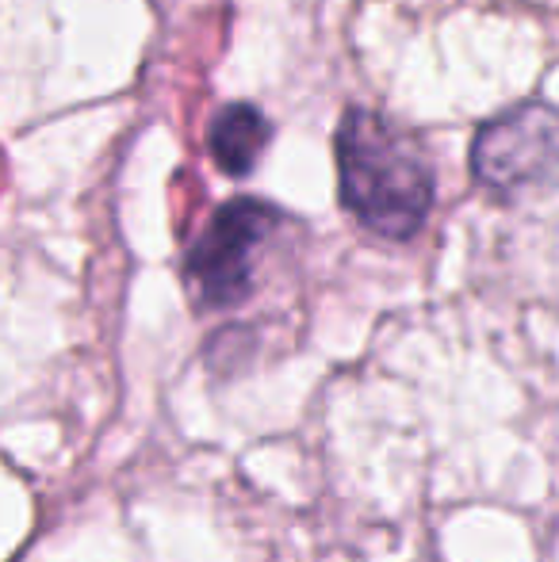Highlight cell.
I'll use <instances>...</instances> for the list:
<instances>
[{"label": "cell", "mask_w": 559, "mask_h": 562, "mask_svg": "<svg viewBox=\"0 0 559 562\" xmlns=\"http://www.w3.org/2000/svg\"><path fill=\"white\" fill-rule=\"evenodd\" d=\"M471 172L483 188L514 195L559 177V112L548 104H522L476 134Z\"/></svg>", "instance_id": "3957f363"}, {"label": "cell", "mask_w": 559, "mask_h": 562, "mask_svg": "<svg viewBox=\"0 0 559 562\" xmlns=\"http://www.w3.org/2000/svg\"><path fill=\"white\" fill-rule=\"evenodd\" d=\"M342 203L376 237L411 241L433 211L429 154L391 119L353 108L337 126Z\"/></svg>", "instance_id": "6da1fadb"}, {"label": "cell", "mask_w": 559, "mask_h": 562, "mask_svg": "<svg viewBox=\"0 0 559 562\" xmlns=\"http://www.w3.org/2000/svg\"><path fill=\"white\" fill-rule=\"evenodd\" d=\"M272 138V123L257 104H223L208 123V154L226 177H249Z\"/></svg>", "instance_id": "277c9868"}, {"label": "cell", "mask_w": 559, "mask_h": 562, "mask_svg": "<svg viewBox=\"0 0 559 562\" xmlns=\"http://www.w3.org/2000/svg\"><path fill=\"white\" fill-rule=\"evenodd\" d=\"M280 223V211L261 200H231L208 218L185 252V280L200 306L231 311L254 295L257 265Z\"/></svg>", "instance_id": "7a4b0ae2"}]
</instances>
